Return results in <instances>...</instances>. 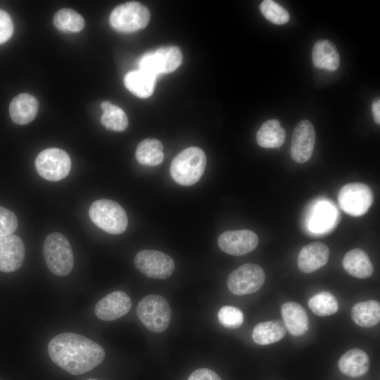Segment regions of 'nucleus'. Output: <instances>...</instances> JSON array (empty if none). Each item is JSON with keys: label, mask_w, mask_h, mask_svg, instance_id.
<instances>
[{"label": "nucleus", "mask_w": 380, "mask_h": 380, "mask_svg": "<svg viewBox=\"0 0 380 380\" xmlns=\"http://www.w3.org/2000/svg\"><path fill=\"white\" fill-rule=\"evenodd\" d=\"M48 353L56 365L74 375L91 370L105 357L102 346L84 336L71 332L53 337L48 344Z\"/></svg>", "instance_id": "1"}, {"label": "nucleus", "mask_w": 380, "mask_h": 380, "mask_svg": "<svg viewBox=\"0 0 380 380\" xmlns=\"http://www.w3.org/2000/svg\"><path fill=\"white\" fill-rule=\"evenodd\" d=\"M206 166L204 151L196 146L186 148L172 160L170 172L173 180L182 186L196 184L202 177Z\"/></svg>", "instance_id": "2"}, {"label": "nucleus", "mask_w": 380, "mask_h": 380, "mask_svg": "<svg viewBox=\"0 0 380 380\" xmlns=\"http://www.w3.org/2000/svg\"><path fill=\"white\" fill-rule=\"evenodd\" d=\"M43 254L49 270L55 275H68L74 265V255L67 238L61 233L49 234L43 243Z\"/></svg>", "instance_id": "3"}, {"label": "nucleus", "mask_w": 380, "mask_h": 380, "mask_svg": "<svg viewBox=\"0 0 380 380\" xmlns=\"http://www.w3.org/2000/svg\"><path fill=\"white\" fill-rule=\"evenodd\" d=\"M91 220L98 227L110 234L123 233L127 227V216L124 208L109 199L95 201L89 209Z\"/></svg>", "instance_id": "4"}, {"label": "nucleus", "mask_w": 380, "mask_h": 380, "mask_svg": "<svg viewBox=\"0 0 380 380\" xmlns=\"http://www.w3.org/2000/svg\"><path fill=\"white\" fill-rule=\"evenodd\" d=\"M137 314L141 322L151 331H165L171 319V308L167 300L159 295L151 294L138 303Z\"/></svg>", "instance_id": "5"}, {"label": "nucleus", "mask_w": 380, "mask_h": 380, "mask_svg": "<svg viewBox=\"0 0 380 380\" xmlns=\"http://www.w3.org/2000/svg\"><path fill=\"white\" fill-rule=\"evenodd\" d=\"M150 20L148 9L143 4L130 1L119 5L111 12L109 22L121 32H133L144 28Z\"/></svg>", "instance_id": "6"}, {"label": "nucleus", "mask_w": 380, "mask_h": 380, "mask_svg": "<svg viewBox=\"0 0 380 380\" xmlns=\"http://www.w3.org/2000/svg\"><path fill=\"white\" fill-rule=\"evenodd\" d=\"M35 167L42 178L57 182L68 175L71 160L68 153L61 148H46L37 156Z\"/></svg>", "instance_id": "7"}, {"label": "nucleus", "mask_w": 380, "mask_h": 380, "mask_svg": "<svg viewBox=\"0 0 380 380\" xmlns=\"http://www.w3.org/2000/svg\"><path fill=\"white\" fill-rule=\"evenodd\" d=\"M182 53L177 46H163L145 53L139 60V70L156 77L175 71L182 63Z\"/></svg>", "instance_id": "8"}, {"label": "nucleus", "mask_w": 380, "mask_h": 380, "mask_svg": "<svg viewBox=\"0 0 380 380\" xmlns=\"http://www.w3.org/2000/svg\"><path fill=\"white\" fill-rule=\"evenodd\" d=\"M341 209L352 216L365 214L373 203V194L365 184L348 183L343 186L338 195Z\"/></svg>", "instance_id": "9"}, {"label": "nucleus", "mask_w": 380, "mask_h": 380, "mask_svg": "<svg viewBox=\"0 0 380 380\" xmlns=\"http://www.w3.org/2000/svg\"><path fill=\"white\" fill-rule=\"evenodd\" d=\"M265 279V272L260 265L246 263L229 274L227 278V286L234 295L251 294L261 288Z\"/></svg>", "instance_id": "10"}, {"label": "nucleus", "mask_w": 380, "mask_h": 380, "mask_svg": "<svg viewBox=\"0 0 380 380\" xmlns=\"http://www.w3.org/2000/svg\"><path fill=\"white\" fill-rule=\"evenodd\" d=\"M136 267L145 276L152 279H164L171 276L175 262L171 257L156 250H143L137 253Z\"/></svg>", "instance_id": "11"}, {"label": "nucleus", "mask_w": 380, "mask_h": 380, "mask_svg": "<svg viewBox=\"0 0 380 380\" xmlns=\"http://www.w3.org/2000/svg\"><path fill=\"white\" fill-rule=\"evenodd\" d=\"M316 140L313 125L308 120L300 121L293 132L291 156L296 163H304L311 158Z\"/></svg>", "instance_id": "12"}, {"label": "nucleus", "mask_w": 380, "mask_h": 380, "mask_svg": "<svg viewBox=\"0 0 380 380\" xmlns=\"http://www.w3.org/2000/svg\"><path fill=\"white\" fill-rule=\"evenodd\" d=\"M217 243L223 252L239 256L253 251L258 246V238L251 230H232L221 234Z\"/></svg>", "instance_id": "13"}, {"label": "nucleus", "mask_w": 380, "mask_h": 380, "mask_svg": "<svg viewBox=\"0 0 380 380\" xmlns=\"http://www.w3.org/2000/svg\"><path fill=\"white\" fill-rule=\"evenodd\" d=\"M132 307L129 296L123 291H117L108 293L96 305L94 312L103 321H112L126 315Z\"/></svg>", "instance_id": "14"}, {"label": "nucleus", "mask_w": 380, "mask_h": 380, "mask_svg": "<svg viewBox=\"0 0 380 380\" xmlns=\"http://www.w3.org/2000/svg\"><path fill=\"white\" fill-rule=\"evenodd\" d=\"M25 246L14 234L0 236V271L12 272L20 267L25 258Z\"/></svg>", "instance_id": "15"}, {"label": "nucleus", "mask_w": 380, "mask_h": 380, "mask_svg": "<svg viewBox=\"0 0 380 380\" xmlns=\"http://www.w3.org/2000/svg\"><path fill=\"white\" fill-rule=\"evenodd\" d=\"M329 257L328 246L321 242L304 246L298 255V267L304 273H311L327 264Z\"/></svg>", "instance_id": "16"}, {"label": "nucleus", "mask_w": 380, "mask_h": 380, "mask_svg": "<svg viewBox=\"0 0 380 380\" xmlns=\"http://www.w3.org/2000/svg\"><path fill=\"white\" fill-rule=\"evenodd\" d=\"M284 325L293 336L304 334L309 327V319L304 308L295 302H286L281 309Z\"/></svg>", "instance_id": "17"}, {"label": "nucleus", "mask_w": 380, "mask_h": 380, "mask_svg": "<svg viewBox=\"0 0 380 380\" xmlns=\"http://www.w3.org/2000/svg\"><path fill=\"white\" fill-rule=\"evenodd\" d=\"M39 103L32 95L23 93L13 99L9 106L12 120L18 125H25L32 121L38 111Z\"/></svg>", "instance_id": "18"}, {"label": "nucleus", "mask_w": 380, "mask_h": 380, "mask_svg": "<svg viewBox=\"0 0 380 380\" xmlns=\"http://www.w3.org/2000/svg\"><path fill=\"white\" fill-rule=\"evenodd\" d=\"M370 362L368 355L362 350L353 348L345 353L338 362L339 370L350 377H360L369 370Z\"/></svg>", "instance_id": "19"}, {"label": "nucleus", "mask_w": 380, "mask_h": 380, "mask_svg": "<svg viewBox=\"0 0 380 380\" xmlns=\"http://www.w3.org/2000/svg\"><path fill=\"white\" fill-rule=\"evenodd\" d=\"M312 60L316 68L335 71L339 67L338 51L333 42L328 39L317 41L312 50Z\"/></svg>", "instance_id": "20"}, {"label": "nucleus", "mask_w": 380, "mask_h": 380, "mask_svg": "<svg viewBox=\"0 0 380 380\" xmlns=\"http://www.w3.org/2000/svg\"><path fill=\"white\" fill-rule=\"evenodd\" d=\"M344 270L350 275L366 279L373 273V265L367 254L360 248L348 251L342 262Z\"/></svg>", "instance_id": "21"}, {"label": "nucleus", "mask_w": 380, "mask_h": 380, "mask_svg": "<svg viewBox=\"0 0 380 380\" xmlns=\"http://www.w3.org/2000/svg\"><path fill=\"white\" fill-rule=\"evenodd\" d=\"M156 80V77L138 70L127 72L124 78V84L134 95L146 99L153 94Z\"/></svg>", "instance_id": "22"}, {"label": "nucleus", "mask_w": 380, "mask_h": 380, "mask_svg": "<svg viewBox=\"0 0 380 380\" xmlns=\"http://www.w3.org/2000/svg\"><path fill=\"white\" fill-rule=\"evenodd\" d=\"M286 139V132L276 119L265 121L256 134L258 144L266 148L280 147Z\"/></svg>", "instance_id": "23"}, {"label": "nucleus", "mask_w": 380, "mask_h": 380, "mask_svg": "<svg viewBox=\"0 0 380 380\" xmlns=\"http://www.w3.org/2000/svg\"><path fill=\"white\" fill-rule=\"evenodd\" d=\"M162 143L156 139H146L137 146L135 157L137 162L146 166H157L164 158Z\"/></svg>", "instance_id": "24"}, {"label": "nucleus", "mask_w": 380, "mask_h": 380, "mask_svg": "<svg viewBox=\"0 0 380 380\" xmlns=\"http://www.w3.org/2000/svg\"><path fill=\"white\" fill-rule=\"evenodd\" d=\"M351 317L360 327L375 326L380 321V304L374 300L357 303L352 308Z\"/></svg>", "instance_id": "25"}, {"label": "nucleus", "mask_w": 380, "mask_h": 380, "mask_svg": "<svg viewBox=\"0 0 380 380\" xmlns=\"http://www.w3.org/2000/svg\"><path fill=\"white\" fill-rule=\"evenodd\" d=\"M286 333V328L280 321H267L254 327L252 338L258 345H269L280 341Z\"/></svg>", "instance_id": "26"}, {"label": "nucleus", "mask_w": 380, "mask_h": 380, "mask_svg": "<svg viewBox=\"0 0 380 380\" xmlns=\"http://www.w3.org/2000/svg\"><path fill=\"white\" fill-rule=\"evenodd\" d=\"M101 108L103 113L100 121L105 128L109 130L122 132L127 127V116L120 108L109 101L102 102Z\"/></svg>", "instance_id": "27"}, {"label": "nucleus", "mask_w": 380, "mask_h": 380, "mask_svg": "<svg viewBox=\"0 0 380 380\" xmlns=\"http://www.w3.org/2000/svg\"><path fill=\"white\" fill-rule=\"evenodd\" d=\"M55 27L65 32H77L84 27L83 17L75 11L70 8L58 10L53 17Z\"/></svg>", "instance_id": "28"}, {"label": "nucleus", "mask_w": 380, "mask_h": 380, "mask_svg": "<svg viewBox=\"0 0 380 380\" xmlns=\"http://www.w3.org/2000/svg\"><path fill=\"white\" fill-rule=\"evenodd\" d=\"M308 306L315 315L324 317L336 313L338 309L336 298L329 292L322 291L312 296Z\"/></svg>", "instance_id": "29"}, {"label": "nucleus", "mask_w": 380, "mask_h": 380, "mask_svg": "<svg viewBox=\"0 0 380 380\" xmlns=\"http://www.w3.org/2000/svg\"><path fill=\"white\" fill-rule=\"evenodd\" d=\"M263 16L275 25H284L289 22V12L280 4L272 0H265L259 6Z\"/></svg>", "instance_id": "30"}, {"label": "nucleus", "mask_w": 380, "mask_h": 380, "mask_svg": "<svg viewBox=\"0 0 380 380\" xmlns=\"http://www.w3.org/2000/svg\"><path fill=\"white\" fill-rule=\"evenodd\" d=\"M313 212L310 220L312 230L320 232L331 226L334 217L331 206L322 203L317 205Z\"/></svg>", "instance_id": "31"}, {"label": "nucleus", "mask_w": 380, "mask_h": 380, "mask_svg": "<svg viewBox=\"0 0 380 380\" xmlns=\"http://www.w3.org/2000/svg\"><path fill=\"white\" fill-rule=\"evenodd\" d=\"M219 322L225 328L235 329L243 322V312L237 308L225 305L222 307L217 314Z\"/></svg>", "instance_id": "32"}, {"label": "nucleus", "mask_w": 380, "mask_h": 380, "mask_svg": "<svg viewBox=\"0 0 380 380\" xmlns=\"http://www.w3.org/2000/svg\"><path fill=\"white\" fill-rule=\"evenodd\" d=\"M18 225V218L14 213L0 206V236L13 234Z\"/></svg>", "instance_id": "33"}, {"label": "nucleus", "mask_w": 380, "mask_h": 380, "mask_svg": "<svg viewBox=\"0 0 380 380\" xmlns=\"http://www.w3.org/2000/svg\"><path fill=\"white\" fill-rule=\"evenodd\" d=\"M13 32V24L9 14L0 9V44L8 41Z\"/></svg>", "instance_id": "34"}, {"label": "nucleus", "mask_w": 380, "mask_h": 380, "mask_svg": "<svg viewBox=\"0 0 380 380\" xmlns=\"http://www.w3.org/2000/svg\"><path fill=\"white\" fill-rule=\"evenodd\" d=\"M187 380H222L220 377L213 370L207 368H201L195 370L189 376Z\"/></svg>", "instance_id": "35"}, {"label": "nucleus", "mask_w": 380, "mask_h": 380, "mask_svg": "<svg viewBox=\"0 0 380 380\" xmlns=\"http://www.w3.org/2000/svg\"><path fill=\"white\" fill-rule=\"evenodd\" d=\"M372 112L373 118L376 124L380 123V99L376 97L374 99L372 104Z\"/></svg>", "instance_id": "36"}, {"label": "nucleus", "mask_w": 380, "mask_h": 380, "mask_svg": "<svg viewBox=\"0 0 380 380\" xmlns=\"http://www.w3.org/2000/svg\"><path fill=\"white\" fill-rule=\"evenodd\" d=\"M88 380H96V379H88Z\"/></svg>", "instance_id": "37"}]
</instances>
